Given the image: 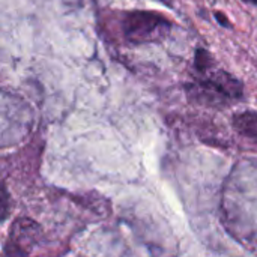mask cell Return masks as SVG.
Masks as SVG:
<instances>
[{
    "mask_svg": "<svg viewBox=\"0 0 257 257\" xmlns=\"http://www.w3.org/2000/svg\"><path fill=\"white\" fill-rule=\"evenodd\" d=\"M194 69L197 75L185 87L191 102L215 108L242 98V83L229 72L218 69L214 57L206 50H196Z\"/></svg>",
    "mask_w": 257,
    "mask_h": 257,
    "instance_id": "6da1fadb",
    "label": "cell"
},
{
    "mask_svg": "<svg viewBox=\"0 0 257 257\" xmlns=\"http://www.w3.org/2000/svg\"><path fill=\"white\" fill-rule=\"evenodd\" d=\"M233 128L257 145V111H242L233 116Z\"/></svg>",
    "mask_w": 257,
    "mask_h": 257,
    "instance_id": "277c9868",
    "label": "cell"
},
{
    "mask_svg": "<svg viewBox=\"0 0 257 257\" xmlns=\"http://www.w3.org/2000/svg\"><path fill=\"white\" fill-rule=\"evenodd\" d=\"M119 23L122 38L131 45L161 42L172 30V21L163 14L152 11L134 9L122 12Z\"/></svg>",
    "mask_w": 257,
    "mask_h": 257,
    "instance_id": "7a4b0ae2",
    "label": "cell"
},
{
    "mask_svg": "<svg viewBox=\"0 0 257 257\" xmlns=\"http://www.w3.org/2000/svg\"><path fill=\"white\" fill-rule=\"evenodd\" d=\"M41 236V227L30 218H18L12 227L9 239L23 247L24 250L30 251L38 244V239Z\"/></svg>",
    "mask_w": 257,
    "mask_h": 257,
    "instance_id": "3957f363",
    "label": "cell"
},
{
    "mask_svg": "<svg viewBox=\"0 0 257 257\" xmlns=\"http://www.w3.org/2000/svg\"><path fill=\"white\" fill-rule=\"evenodd\" d=\"M6 200H8V194H6V190L3 187V193H2V211H3V218L6 217Z\"/></svg>",
    "mask_w": 257,
    "mask_h": 257,
    "instance_id": "52a82bcc",
    "label": "cell"
},
{
    "mask_svg": "<svg viewBox=\"0 0 257 257\" xmlns=\"http://www.w3.org/2000/svg\"><path fill=\"white\" fill-rule=\"evenodd\" d=\"M215 17H217V20L220 21V24H221V26H224V27H230V21H229V20H227L221 12H217V14H215Z\"/></svg>",
    "mask_w": 257,
    "mask_h": 257,
    "instance_id": "8992f818",
    "label": "cell"
},
{
    "mask_svg": "<svg viewBox=\"0 0 257 257\" xmlns=\"http://www.w3.org/2000/svg\"><path fill=\"white\" fill-rule=\"evenodd\" d=\"M245 2H250V3H253V5H256L257 6V0H245Z\"/></svg>",
    "mask_w": 257,
    "mask_h": 257,
    "instance_id": "ba28073f",
    "label": "cell"
},
{
    "mask_svg": "<svg viewBox=\"0 0 257 257\" xmlns=\"http://www.w3.org/2000/svg\"><path fill=\"white\" fill-rule=\"evenodd\" d=\"M5 257H29V251L9 239L5 245Z\"/></svg>",
    "mask_w": 257,
    "mask_h": 257,
    "instance_id": "5b68a950",
    "label": "cell"
}]
</instances>
